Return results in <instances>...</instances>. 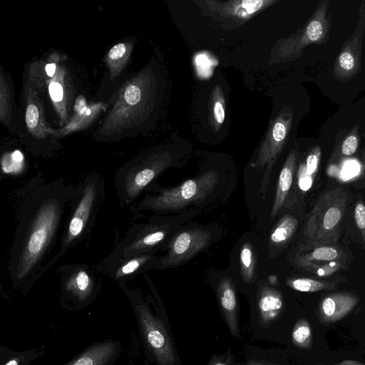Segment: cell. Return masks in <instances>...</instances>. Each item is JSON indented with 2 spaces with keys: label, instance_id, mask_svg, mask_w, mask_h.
I'll use <instances>...</instances> for the list:
<instances>
[{
  "label": "cell",
  "instance_id": "cell-17",
  "mask_svg": "<svg viewBox=\"0 0 365 365\" xmlns=\"http://www.w3.org/2000/svg\"><path fill=\"white\" fill-rule=\"evenodd\" d=\"M322 149L314 145L309 149L304 158L299 162L297 170V185L302 193L311 190L320 168Z\"/></svg>",
  "mask_w": 365,
  "mask_h": 365
},
{
  "label": "cell",
  "instance_id": "cell-1",
  "mask_svg": "<svg viewBox=\"0 0 365 365\" xmlns=\"http://www.w3.org/2000/svg\"><path fill=\"white\" fill-rule=\"evenodd\" d=\"M75 189L63 178L47 182L38 176L14 192L16 224L7 272L14 288L28 287L40 277Z\"/></svg>",
  "mask_w": 365,
  "mask_h": 365
},
{
  "label": "cell",
  "instance_id": "cell-10",
  "mask_svg": "<svg viewBox=\"0 0 365 365\" xmlns=\"http://www.w3.org/2000/svg\"><path fill=\"white\" fill-rule=\"evenodd\" d=\"M40 97L34 89L33 82L29 81L25 85L24 103H22L21 124L23 131H26L28 146L33 152L43 154L46 153V143H51L50 129L47 127L44 110Z\"/></svg>",
  "mask_w": 365,
  "mask_h": 365
},
{
  "label": "cell",
  "instance_id": "cell-31",
  "mask_svg": "<svg viewBox=\"0 0 365 365\" xmlns=\"http://www.w3.org/2000/svg\"><path fill=\"white\" fill-rule=\"evenodd\" d=\"M130 48V45L125 42H122L115 44L110 49L107 59L112 75L116 71H119L120 68L125 63Z\"/></svg>",
  "mask_w": 365,
  "mask_h": 365
},
{
  "label": "cell",
  "instance_id": "cell-11",
  "mask_svg": "<svg viewBox=\"0 0 365 365\" xmlns=\"http://www.w3.org/2000/svg\"><path fill=\"white\" fill-rule=\"evenodd\" d=\"M365 33V1L359 7V16L353 34L344 43L336 56L332 74L341 83L353 80L361 69L363 36Z\"/></svg>",
  "mask_w": 365,
  "mask_h": 365
},
{
  "label": "cell",
  "instance_id": "cell-9",
  "mask_svg": "<svg viewBox=\"0 0 365 365\" xmlns=\"http://www.w3.org/2000/svg\"><path fill=\"white\" fill-rule=\"evenodd\" d=\"M61 276L62 299L71 305L81 307L97 296L100 282L96 271L88 264H63L58 269Z\"/></svg>",
  "mask_w": 365,
  "mask_h": 365
},
{
  "label": "cell",
  "instance_id": "cell-28",
  "mask_svg": "<svg viewBox=\"0 0 365 365\" xmlns=\"http://www.w3.org/2000/svg\"><path fill=\"white\" fill-rule=\"evenodd\" d=\"M298 226L297 220L292 215L284 216L270 235V240L276 245L286 243L295 232Z\"/></svg>",
  "mask_w": 365,
  "mask_h": 365
},
{
  "label": "cell",
  "instance_id": "cell-27",
  "mask_svg": "<svg viewBox=\"0 0 365 365\" xmlns=\"http://www.w3.org/2000/svg\"><path fill=\"white\" fill-rule=\"evenodd\" d=\"M1 174L7 176H19L26 170L24 155L18 150L5 153L1 160Z\"/></svg>",
  "mask_w": 365,
  "mask_h": 365
},
{
  "label": "cell",
  "instance_id": "cell-13",
  "mask_svg": "<svg viewBox=\"0 0 365 365\" xmlns=\"http://www.w3.org/2000/svg\"><path fill=\"white\" fill-rule=\"evenodd\" d=\"M210 236L200 230L185 231L180 233L170 245L168 255L157 260V268L176 264L177 262L190 257L202 249L208 242Z\"/></svg>",
  "mask_w": 365,
  "mask_h": 365
},
{
  "label": "cell",
  "instance_id": "cell-41",
  "mask_svg": "<svg viewBox=\"0 0 365 365\" xmlns=\"http://www.w3.org/2000/svg\"><path fill=\"white\" fill-rule=\"evenodd\" d=\"M363 136H364V138L365 139V130H364V132L363 133Z\"/></svg>",
  "mask_w": 365,
  "mask_h": 365
},
{
  "label": "cell",
  "instance_id": "cell-26",
  "mask_svg": "<svg viewBox=\"0 0 365 365\" xmlns=\"http://www.w3.org/2000/svg\"><path fill=\"white\" fill-rule=\"evenodd\" d=\"M210 123L215 131H218L225 118V101L222 88L217 85L210 97Z\"/></svg>",
  "mask_w": 365,
  "mask_h": 365
},
{
  "label": "cell",
  "instance_id": "cell-29",
  "mask_svg": "<svg viewBox=\"0 0 365 365\" xmlns=\"http://www.w3.org/2000/svg\"><path fill=\"white\" fill-rule=\"evenodd\" d=\"M347 264L340 261H332L324 263H301L297 264L303 270L317 277H329L344 269Z\"/></svg>",
  "mask_w": 365,
  "mask_h": 365
},
{
  "label": "cell",
  "instance_id": "cell-8",
  "mask_svg": "<svg viewBox=\"0 0 365 365\" xmlns=\"http://www.w3.org/2000/svg\"><path fill=\"white\" fill-rule=\"evenodd\" d=\"M217 181L216 173L207 172L197 178L185 181L178 187L145 196L133 210L162 212L182 208L192 202L205 197Z\"/></svg>",
  "mask_w": 365,
  "mask_h": 365
},
{
  "label": "cell",
  "instance_id": "cell-30",
  "mask_svg": "<svg viewBox=\"0 0 365 365\" xmlns=\"http://www.w3.org/2000/svg\"><path fill=\"white\" fill-rule=\"evenodd\" d=\"M287 284L292 289L302 292H315L332 289L336 286L334 282L304 277L291 279L287 281Z\"/></svg>",
  "mask_w": 365,
  "mask_h": 365
},
{
  "label": "cell",
  "instance_id": "cell-40",
  "mask_svg": "<svg viewBox=\"0 0 365 365\" xmlns=\"http://www.w3.org/2000/svg\"><path fill=\"white\" fill-rule=\"evenodd\" d=\"M213 365H227V364L224 363V362H217L215 364H214Z\"/></svg>",
  "mask_w": 365,
  "mask_h": 365
},
{
  "label": "cell",
  "instance_id": "cell-12",
  "mask_svg": "<svg viewBox=\"0 0 365 365\" xmlns=\"http://www.w3.org/2000/svg\"><path fill=\"white\" fill-rule=\"evenodd\" d=\"M293 110L284 107L271 122L254 163L256 168H270L285 145L292 127Z\"/></svg>",
  "mask_w": 365,
  "mask_h": 365
},
{
  "label": "cell",
  "instance_id": "cell-4",
  "mask_svg": "<svg viewBox=\"0 0 365 365\" xmlns=\"http://www.w3.org/2000/svg\"><path fill=\"white\" fill-rule=\"evenodd\" d=\"M349 197V190L341 185L330 187L319 196L302 231V252L338 242Z\"/></svg>",
  "mask_w": 365,
  "mask_h": 365
},
{
  "label": "cell",
  "instance_id": "cell-20",
  "mask_svg": "<svg viewBox=\"0 0 365 365\" xmlns=\"http://www.w3.org/2000/svg\"><path fill=\"white\" fill-rule=\"evenodd\" d=\"M297 166V152L292 149L287 155L279 173L274 205L271 212L273 217L282 207L291 189Z\"/></svg>",
  "mask_w": 365,
  "mask_h": 365
},
{
  "label": "cell",
  "instance_id": "cell-3",
  "mask_svg": "<svg viewBox=\"0 0 365 365\" xmlns=\"http://www.w3.org/2000/svg\"><path fill=\"white\" fill-rule=\"evenodd\" d=\"M155 93V79L148 70L136 76L124 88L118 101L101 124L97 137L101 140H116L134 131V124L142 114L152 109Z\"/></svg>",
  "mask_w": 365,
  "mask_h": 365
},
{
  "label": "cell",
  "instance_id": "cell-39",
  "mask_svg": "<svg viewBox=\"0 0 365 365\" xmlns=\"http://www.w3.org/2000/svg\"><path fill=\"white\" fill-rule=\"evenodd\" d=\"M247 365H263L261 363H257V362H254V361H250L247 364Z\"/></svg>",
  "mask_w": 365,
  "mask_h": 365
},
{
  "label": "cell",
  "instance_id": "cell-32",
  "mask_svg": "<svg viewBox=\"0 0 365 365\" xmlns=\"http://www.w3.org/2000/svg\"><path fill=\"white\" fill-rule=\"evenodd\" d=\"M240 264L243 277L246 282H250L254 274L253 254L249 244H245L240 251Z\"/></svg>",
  "mask_w": 365,
  "mask_h": 365
},
{
  "label": "cell",
  "instance_id": "cell-15",
  "mask_svg": "<svg viewBox=\"0 0 365 365\" xmlns=\"http://www.w3.org/2000/svg\"><path fill=\"white\" fill-rule=\"evenodd\" d=\"M121 351L120 341L106 339L93 344L63 365H113Z\"/></svg>",
  "mask_w": 365,
  "mask_h": 365
},
{
  "label": "cell",
  "instance_id": "cell-2",
  "mask_svg": "<svg viewBox=\"0 0 365 365\" xmlns=\"http://www.w3.org/2000/svg\"><path fill=\"white\" fill-rule=\"evenodd\" d=\"M104 196V180L99 174H90L76 185L74 195L69 202L70 214L63 230L59 249L46 264L40 277L69 250L86 238L93 225Z\"/></svg>",
  "mask_w": 365,
  "mask_h": 365
},
{
  "label": "cell",
  "instance_id": "cell-14",
  "mask_svg": "<svg viewBox=\"0 0 365 365\" xmlns=\"http://www.w3.org/2000/svg\"><path fill=\"white\" fill-rule=\"evenodd\" d=\"M275 0L206 1L210 11L220 16L247 21L262 10L275 3Z\"/></svg>",
  "mask_w": 365,
  "mask_h": 365
},
{
  "label": "cell",
  "instance_id": "cell-34",
  "mask_svg": "<svg viewBox=\"0 0 365 365\" xmlns=\"http://www.w3.org/2000/svg\"><path fill=\"white\" fill-rule=\"evenodd\" d=\"M310 336L311 330L307 324L300 322L296 324L292 332V339L296 344L299 346L305 345Z\"/></svg>",
  "mask_w": 365,
  "mask_h": 365
},
{
  "label": "cell",
  "instance_id": "cell-18",
  "mask_svg": "<svg viewBox=\"0 0 365 365\" xmlns=\"http://www.w3.org/2000/svg\"><path fill=\"white\" fill-rule=\"evenodd\" d=\"M284 307V301L280 292L265 287L260 292L258 299L259 319L261 326L272 324L280 315Z\"/></svg>",
  "mask_w": 365,
  "mask_h": 365
},
{
  "label": "cell",
  "instance_id": "cell-37",
  "mask_svg": "<svg viewBox=\"0 0 365 365\" xmlns=\"http://www.w3.org/2000/svg\"><path fill=\"white\" fill-rule=\"evenodd\" d=\"M336 365H363V364L361 363H359L357 361H355L346 360V361H343L339 364H336Z\"/></svg>",
  "mask_w": 365,
  "mask_h": 365
},
{
  "label": "cell",
  "instance_id": "cell-16",
  "mask_svg": "<svg viewBox=\"0 0 365 365\" xmlns=\"http://www.w3.org/2000/svg\"><path fill=\"white\" fill-rule=\"evenodd\" d=\"M157 260L152 253L123 259L103 271L120 285L133 279L139 274L156 267Z\"/></svg>",
  "mask_w": 365,
  "mask_h": 365
},
{
  "label": "cell",
  "instance_id": "cell-36",
  "mask_svg": "<svg viewBox=\"0 0 365 365\" xmlns=\"http://www.w3.org/2000/svg\"><path fill=\"white\" fill-rule=\"evenodd\" d=\"M45 71L47 76L53 77L56 71V65L55 63H48L45 66Z\"/></svg>",
  "mask_w": 365,
  "mask_h": 365
},
{
  "label": "cell",
  "instance_id": "cell-25",
  "mask_svg": "<svg viewBox=\"0 0 365 365\" xmlns=\"http://www.w3.org/2000/svg\"><path fill=\"white\" fill-rule=\"evenodd\" d=\"M43 353L40 348L16 351L7 347L1 346V365H29Z\"/></svg>",
  "mask_w": 365,
  "mask_h": 365
},
{
  "label": "cell",
  "instance_id": "cell-22",
  "mask_svg": "<svg viewBox=\"0 0 365 365\" xmlns=\"http://www.w3.org/2000/svg\"><path fill=\"white\" fill-rule=\"evenodd\" d=\"M348 255L337 244L324 245L302 252L296 258L297 264L324 263L340 261L348 263Z\"/></svg>",
  "mask_w": 365,
  "mask_h": 365
},
{
  "label": "cell",
  "instance_id": "cell-33",
  "mask_svg": "<svg viewBox=\"0 0 365 365\" xmlns=\"http://www.w3.org/2000/svg\"><path fill=\"white\" fill-rule=\"evenodd\" d=\"M354 216L365 247V204L361 200L355 204Z\"/></svg>",
  "mask_w": 365,
  "mask_h": 365
},
{
  "label": "cell",
  "instance_id": "cell-23",
  "mask_svg": "<svg viewBox=\"0 0 365 365\" xmlns=\"http://www.w3.org/2000/svg\"><path fill=\"white\" fill-rule=\"evenodd\" d=\"M220 302L225 314L226 322L232 334L236 337L239 334L237 320V298L231 282L222 280L218 286Z\"/></svg>",
  "mask_w": 365,
  "mask_h": 365
},
{
  "label": "cell",
  "instance_id": "cell-19",
  "mask_svg": "<svg viewBox=\"0 0 365 365\" xmlns=\"http://www.w3.org/2000/svg\"><path fill=\"white\" fill-rule=\"evenodd\" d=\"M360 140L359 124H355L349 130L342 128L336 138L329 161H341L354 155L359 148Z\"/></svg>",
  "mask_w": 365,
  "mask_h": 365
},
{
  "label": "cell",
  "instance_id": "cell-7",
  "mask_svg": "<svg viewBox=\"0 0 365 365\" xmlns=\"http://www.w3.org/2000/svg\"><path fill=\"white\" fill-rule=\"evenodd\" d=\"M120 287L130 301L143 341L158 364L175 365L173 346L162 320L153 314L140 293L124 284Z\"/></svg>",
  "mask_w": 365,
  "mask_h": 365
},
{
  "label": "cell",
  "instance_id": "cell-6",
  "mask_svg": "<svg viewBox=\"0 0 365 365\" xmlns=\"http://www.w3.org/2000/svg\"><path fill=\"white\" fill-rule=\"evenodd\" d=\"M330 8L329 0L320 1L301 29L277 41L274 47V56L280 60L292 61L300 58L304 49L311 44H326L332 25Z\"/></svg>",
  "mask_w": 365,
  "mask_h": 365
},
{
  "label": "cell",
  "instance_id": "cell-38",
  "mask_svg": "<svg viewBox=\"0 0 365 365\" xmlns=\"http://www.w3.org/2000/svg\"><path fill=\"white\" fill-rule=\"evenodd\" d=\"M361 163L364 167V177L365 178V148L361 151Z\"/></svg>",
  "mask_w": 365,
  "mask_h": 365
},
{
  "label": "cell",
  "instance_id": "cell-5",
  "mask_svg": "<svg viewBox=\"0 0 365 365\" xmlns=\"http://www.w3.org/2000/svg\"><path fill=\"white\" fill-rule=\"evenodd\" d=\"M171 163L168 153H155L138 156L115 173L114 185L123 207H130L144 189Z\"/></svg>",
  "mask_w": 365,
  "mask_h": 365
},
{
  "label": "cell",
  "instance_id": "cell-35",
  "mask_svg": "<svg viewBox=\"0 0 365 365\" xmlns=\"http://www.w3.org/2000/svg\"><path fill=\"white\" fill-rule=\"evenodd\" d=\"M51 81L48 86V91L52 101L55 103H60L63 101L64 98V88L63 84L57 81V76Z\"/></svg>",
  "mask_w": 365,
  "mask_h": 365
},
{
  "label": "cell",
  "instance_id": "cell-21",
  "mask_svg": "<svg viewBox=\"0 0 365 365\" xmlns=\"http://www.w3.org/2000/svg\"><path fill=\"white\" fill-rule=\"evenodd\" d=\"M358 299L347 293H335L324 297L321 310L326 319L338 320L348 314L357 303Z\"/></svg>",
  "mask_w": 365,
  "mask_h": 365
},
{
  "label": "cell",
  "instance_id": "cell-24",
  "mask_svg": "<svg viewBox=\"0 0 365 365\" xmlns=\"http://www.w3.org/2000/svg\"><path fill=\"white\" fill-rule=\"evenodd\" d=\"M13 86L1 70L0 78V119L1 123L8 128L14 127V123L16 122V108H14Z\"/></svg>",
  "mask_w": 365,
  "mask_h": 365
}]
</instances>
